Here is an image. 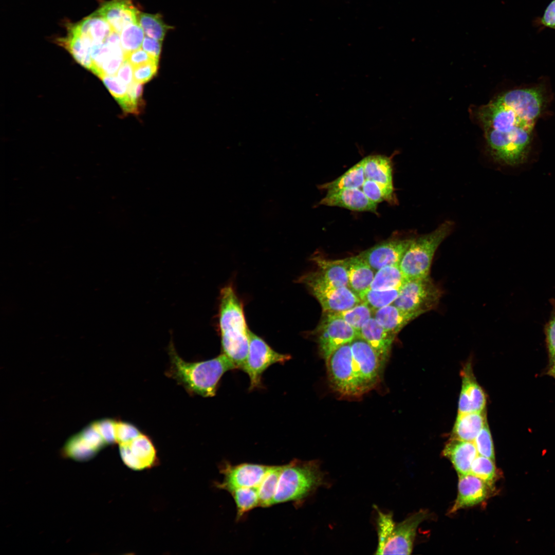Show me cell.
I'll list each match as a JSON object with an SVG mask.
<instances>
[{"instance_id": "1", "label": "cell", "mask_w": 555, "mask_h": 555, "mask_svg": "<svg viewBox=\"0 0 555 555\" xmlns=\"http://www.w3.org/2000/svg\"><path fill=\"white\" fill-rule=\"evenodd\" d=\"M544 103L540 88H525L505 92L478 109L477 116L494 160L512 166L527 161Z\"/></svg>"}, {"instance_id": "2", "label": "cell", "mask_w": 555, "mask_h": 555, "mask_svg": "<svg viewBox=\"0 0 555 555\" xmlns=\"http://www.w3.org/2000/svg\"><path fill=\"white\" fill-rule=\"evenodd\" d=\"M218 328L222 353L242 369L249 348V332L243 304L231 285L223 287L220 292Z\"/></svg>"}, {"instance_id": "3", "label": "cell", "mask_w": 555, "mask_h": 555, "mask_svg": "<svg viewBox=\"0 0 555 555\" xmlns=\"http://www.w3.org/2000/svg\"><path fill=\"white\" fill-rule=\"evenodd\" d=\"M171 365L167 374L189 392L203 397L215 395L218 383L227 372L237 369L225 354L208 360L187 362L176 353L172 342L169 346Z\"/></svg>"}, {"instance_id": "4", "label": "cell", "mask_w": 555, "mask_h": 555, "mask_svg": "<svg viewBox=\"0 0 555 555\" xmlns=\"http://www.w3.org/2000/svg\"><path fill=\"white\" fill-rule=\"evenodd\" d=\"M324 482V473L318 460L294 459L283 466L273 505L300 503Z\"/></svg>"}, {"instance_id": "5", "label": "cell", "mask_w": 555, "mask_h": 555, "mask_svg": "<svg viewBox=\"0 0 555 555\" xmlns=\"http://www.w3.org/2000/svg\"><path fill=\"white\" fill-rule=\"evenodd\" d=\"M378 546L376 554H410L413 547L418 525L428 517L427 511L420 510L396 523L391 512L384 513L376 508Z\"/></svg>"}, {"instance_id": "6", "label": "cell", "mask_w": 555, "mask_h": 555, "mask_svg": "<svg viewBox=\"0 0 555 555\" xmlns=\"http://www.w3.org/2000/svg\"><path fill=\"white\" fill-rule=\"evenodd\" d=\"M453 227L452 221H446L433 231L414 238L399 264L407 281L429 276L434 254Z\"/></svg>"}, {"instance_id": "7", "label": "cell", "mask_w": 555, "mask_h": 555, "mask_svg": "<svg viewBox=\"0 0 555 555\" xmlns=\"http://www.w3.org/2000/svg\"><path fill=\"white\" fill-rule=\"evenodd\" d=\"M442 294L441 289L428 276L408 280L392 304L401 310L420 316L436 308Z\"/></svg>"}, {"instance_id": "8", "label": "cell", "mask_w": 555, "mask_h": 555, "mask_svg": "<svg viewBox=\"0 0 555 555\" xmlns=\"http://www.w3.org/2000/svg\"><path fill=\"white\" fill-rule=\"evenodd\" d=\"M298 281L304 284L320 304L323 313H337L354 307L361 301L349 287H336L328 285L311 272Z\"/></svg>"}, {"instance_id": "9", "label": "cell", "mask_w": 555, "mask_h": 555, "mask_svg": "<svg viewBox=\"0 0 555 555\" xmlns=\"http://www.w3.org/2000/svg\"><path fill=\"white\" fill-rule=\"evenodd\" d=\"M325 362L329 383L334 391L346 397L363 394L354 373L350 343L336 349Z\"/></svg>"}, {"instance_id": "10", "label": "cell", "mask_w": 555, "mask_h": 555, "mask_svg": "<svg viewBox=\"0 0 555 555\" xmlns=\"http://www.w3.org/2000/svg\"><path fill=\"white\" fill-rule=\"evenodd\" d=\"M290 359V355L275 351L263 339L250 330L248 355L242 369L249 377V390L252 391L262 386V374L270 366L275 363L284 364Z\"/></svg>"}, {"instance_id": "11", "label": "cell", "mask_w": 555, "mask_h": 555, "mask_svg": "<svg viewBox=\"0 0 555 555\" xmlns=\"http://www.w3.org/2000/svg\"><path fill=\"white\" fill-rule=\"evenodd\" d=\"M314 331L319 353L326 361L340 346L350 343L359 337L358 333L342 318L335 313H323Z\"/></svg>"}, {"instance_id": "12", "label": "cell", "mask_w": 555, "mask_h": 555, "mask_svg": "<svg viewBox=\"0 0 555 555\" xmlns=\"http://www.w3.org/2000/svg\"><path fill=\"white\" fill-rule=\"evenodd\" d=\"M354 373L363 394L378 382L384 364L372 346L358 337L350 342Z\"/></svg>"}, {"instance_id": "13", "label": "cell", "mask_w": 555, "mask_h": 555, "mask_svg": "<svg viewBox=\"0 0 555 555\" xmlns=\"http://www.w3.org/2000/svg\"><path fill=\"white\" fill-rule=\"evenodd\" d=\"M271 466L243 463L233 465L225 461L220 467L224 478L217 483V488L229 492L242 488H257Z\"/></svg>"}, {"instance_id": "14", "label": "cell", "mask_w": 555, "mask_h": 555, "mask_svg": "<svg viewBox=\"0 0 555 555\" xmlns=\"http://www.w3.org/2000/svg\"><path fill=\"white\" fill-rule=\"evenodd\" d=\"M414 238L386 240L361 252L359 255L376 272L392 265H399Z\"/></svg>"}, {"instance_id": "15", "label": "cell", "mask_w": 555, "mask_h": 555, "mask_svg": "<svg viewBox=\"0 0 555 555\" xmlns=\"http://www.w3.org/2000/svg\"><path fill=\"white\" fill-rule=\"evenodd\" d=\"M458 476V494L449 513L479 504L493 493L494 487L470 473Z\"/></svg>"}, {"instance_id": "16", "label": "cell", "mask_w": 555, "mask_h": 555, "mask_svg": "<svg viewBox=\"0 0 555 555\" xmlns=\"http://www.w3.org/2000/svg\"><path fill=\"white\" fill-rule=\"evenodd\" d=\"M319 204L359 212L376 213L377 209V203L369 199L360 188L328 190Z\"/></svg>"}, {"instance_id": "17", "label": "cell", "mask_w": 555, "mask_h": 555, "mask_svg": "<svg viewBox=\"0 0 555 555\" xmlns=\"http://www.w3.org/2000/svg\"><path fill=\"white\" fill-rule=\"evenodd\" d=\"M461 376L462 383L458 413L484 411L487 402L486 396L474 376L470 363L464 366Z\"/></svg>"}, {"instance_id": "18", "label": "cell", "mask_w": 555, "mask_h": 555, "mask_svg": "<svg viewBox=\"0 0 555 555\" xmlns=\"http://www.w3.org/2000/svg\"><path fill=\"white\" fill-rule=\"evenodd\" d=\"M120 452L124 464L136 470L151 467L156 460L152 441L142 434L128 443L120 444Z\"/></svg>"}, {"instance_id": "19", "label": "cell", "mask_w": 555, "mask_h": 555, "mask_svg": "<svg viewBox=\"0 0 555 555\" xmlns=\"http://www.w3.org/2000/svg\"><path fill=\"white\" fill-rule=\"evenodd\" d=\"M95 12L105 19L110 25L113 30L119 34L127 25L138 23L140 13L131 0H111L106 2Z\"/></svg>"}, {"instance_id": "20", "label": "cell", "mask_w": 555, "mask_h": 555, "mask_svg": "<svg viewBox=\"0 0 555 555\" xmlns=\"http://www.w3.org/2000/svg\"><path fill=\"white\" fill-rule=\"evenodd\" d=\"M395 337L386 331L374 317L363 324L359 332V337L372 346L384 364L389 357Z\"/></svg>"}, {"instance_id": "21", "label": "cell", "mask_w": 555, "mask_h": 555, "mask_svg": "<svg viewBox=\"0 0 555 555\" xmlns=\"http://www.w3.org/2000/svg\"><path fill=\"white\" fill-rule=\"evenodd\" d=\"M442 454L450 460L458 475L470 473L472 464L478 455L473 441L452 438L445 445Z\"/></svg>"}, {"instance_id": "22", "label": "cell", "mask_w": 555, "mask_h": 555, "mask_svg": "<svg viewBox=\"0 0 555 555\" xmlns=\"http://www.w3.org/2000/svg\"><path fill=\"white\" fill-rule=\"evenodd\" d=\"M311 260L318 267L313 272L321 280L334 287H349L345 259L332 260L316 255Z\"/></svg>"}, {"instance_id": "23", "label": "cell", "mask_w": 555, "mask_h": 555, "mask_svg": "<svg viewBox=\"0 0 555 555\" xmlns=\"http://www.w3.org/2000/svg\"><path fill=\"white\" fill-rule=\"evenodd\" d=\"M67 29V35L57 40L58 44L68 50L79 64L91 70L92 61L90 40L80 33L71 24L68 25Z\"/></svg>"}, {"instance_id": "24", "label": "cell", "mask_w": 555, "mask_h": 555, "mask_svg": "<svg viewBox=\"0 0 555 555\" xmlns=\"http://www.w3.org/2000/svg\"><path fill=\"white\" fill-rule=\"evenodd\" d=\"M349 287L356 293L369 288L376 271L359 254L345 259Z\"/></svg>"}, {"instance_id": "25", "label": "cell", "mask_w": 555, "mask_h": 555, "mask_svg": "<svg viewBox=\"0 0 555 555\" xmlns=\"http://www.w3.org/2000/svg\"><path fill=\"white\" fill-rule=\"evenodd\" d=\"M487 423L485 410L481 412L458 413L451 438L473 442Z\"/></svg>"}, {"instance_id": "26", "label": "cell", "mask_w": 555, "mask_h": 555, "mask_svg": "<svg viewBox=\"0 0 555 555\" xmlns=\"http://www.w3.org/2000/svg\"><path fill=\"white\" fill-rule=\"evenodd\" d=\"M419 316L418 313L401 310L391 304L375 310L374 318L386 331L396 336Z\"/></svg>"}, {"instance_id": "27", "label": "cell", "mask_w": 555, "mask_h": 555, "mask_svg": "<svg viewBox=\"0 0 555 555\" xmlns=\"http://www.w3.org/2000/svg\"><path fill=\"white\" fill-rule=\"evenodd\" d=\"M71 25L80 33L87 37L91 45L103 43L113 31L110 25L96 12Z\"/></svg>"}, {"instance_id": "28", "label": "cell", "mask_w": 555, "mask_h": 555, "mask_svg": "<svg viewBox=\"0 0 555 555\" xmlns=\"http://www.w3.org/2000/svg\"><path fill=\"white\" fill-rule=\"evenodd\" d=\"M366 179L393 187L391 159L381 155H369L362 159Z\"/></svg>"}, {"instance_id": "29", "label": "cell", "mask_w": 555, "mask_h": 555, "mask_svg": "<svg viewBox=\"0 0 555 555\" xmlns=\"http://www.w3.org/2000/svg\"><path fill=\"white\" fill-rule=\"evenodd\" d=\"M365 180L363 161L362 159L339 177L330 182L319 185L318 188L327 191L346 188H360L362 187Z\"/></svg>"}, {"instance_id": "30", "label": "cell", "mask_w": 555, "mask_h": 555, "mask_svg": "<svg viewBox=\"0 0 555 555\" xmlns=\"http://www.w3.org/2000/svg\"><path fill=\"white\" fill-rule=\"evenodd\" d=\"M406 281L399 265L387 266L376 272L369 288L375 290L400 289Z\"/></svg>"}, {"instance_id": "31", "label": "cell", "mask_w": 555, "mask_h": 555, "mask_svg": "<svg viewBox=\"0 0 555 555\" xmlns=\"http://www.w3.org/2000/svg\"><path fill=\"white\" fill-rule=\"evenodd\" d=\"M283 465L271 466L257 488L260 506H273L279 478Z\"/></svg>"}, {"instance_id": "32", "label": "cell", "mask_w": 555, "mask_h": 555, "mask_svg": "<svg viewBox=\"0 0 555 555\" xmlns=\"http://www.w3.org/2000/svg\"><path fill=\"white\" fill-rule=\"evenodd\" d=\"M229 493L236 505L237 520L250 510L260 506L257 488H242L233 490Z\"/></svg>"}, {"instance_id": "33", "label": "cell", "mask_w": 555, "mask_h": 555, "mask_svg": "<svg viewBox=\"0 0 555 555\" xmlns=\"http://www.w3.org/2000/svg\"><path fill=\"white\" fill-rule=\"evenodd\" d=\"M400 289L375 290L368 288L358 295L361 302L366 303L374 311L392 304L398 297Z\"/></svg>"}, {"instance_id": "34", "label": "cell", "mask_w": 555, "mask_h": 555, "mask_svg": "<svg viewBox=\"0 0 555 555\" xmlns=\"http://www.w3.org/2000/svg\"><path fill=\"white\" fill-rule=\"evenodd\" d=\"M138 23L145 35L162 42L167 31L172 28L164 23L159 14L140 12Z\"/></svg>"}, {"instance_id": "35", "label": "cell", "mask_w": 555, "mask_h": 555, "mask_svg": "<svg viewBox=\"0 0 555 555\" xmlns=\"http://www.w3.org/2000/svg\"><path fill=\"white\" fill-rule=\"evenodd\" d=\"M470 473L479 478L492 487H494V483L498 477L494 461L479 455L473 460Z\"/></svg>"}, {"instance_id": "36", "label": "cell", "mask_w": 555, "mask_h": 555, "mask_svg": "<svg viewBox=\"0 0 555 555\" xmlns=\"http://www.w3.org/2000/svg\"><path fill=\"white\" fill-rule=\"evenodd\" d=\"M362 190L369 199L377 204L384 201L390 203L397 202L393 187L366 179Z\"/></svg>"}, {"instance_id": "37", "label": "cell", "mask_w": 555, "mask_h": 555, "mask_svg": "<svg viewBox=\"0 0 555 555\" xmlns=\"http://www.w3.org/2000/svg\"><path fill=\"white\" fill-rule=\"evenodd\" d=\"M373 310L366 303L361 302L348 310L335 313L342 318L359 334L363 324L372 318Z\"/></svg>"}, {"instance_id": "38", "label": "cell", "mask_w": 555, "mask_h": 555, "mask_svg": "<svg viewBox=\"0 0 555 555\" xmlns=\"http://www.w3.org/2000/svg\"><path fill=\"white\" fill-rule=\"evenodd\" d=\"M121 47L125 55L140 48L144 38V32L138 23L126 26L120 33Z\"/></svg>"}, {"instance_id": "39", "label": "cell", "mask_w": 555, "mask_h": 555, "mask_svg": "<svg viewBox=\"0 0 555 555\" xmlns=\"http://www.w3.org/2000/svg\"><path fill=\"white\" fill-rule=\"evenodd\" d=\"M473 442L478 455L495 460L494 446L488 423L479 432Z\"/></svg>"}, {"instance_id": "40", "label": "cell", "mask_w": 555, "mask_h": 555, "mask_svg": "<svg viewBox=\"0 0 555 555\" xmlns=\"http://www.w3.org/2000/svg\"><path fill=\"white\" fill-rule=\"evenodd\" d=\"M141 433L133 424L123 421L115 422L116 440L120 445L127 443L139 436Z\"/></svg>"}, {"instance_id": "41", "label": "cell", "mask_w": 555, "mask_h": 555, "mask_svg": "<svg viewBox=\"0 0 555 555\" xmlns=\"http://www.w3.org/2000/svg\"><path fill=\"white\" fill-rule=\"evenodd\" d=\"M118 103L127 94L128 87L114 75H104L100 78Z\"/></svg>"}, {"instance_id": "42", "label": "cell", "mask_w": 555, "mask_h": 555, "mask_svg": "<svg viewBox=\"0 0 555 555\" xmlns=\"http://www.w3.org/2000/svg\"><path fill=\"white\" fill-rule=\"evenodd\" d=\"M159 61H154L134 67V81L146 83L155 77L158 72Z\"/></svg>"}, {"instance_id": "43", "label": "cell", "mask_w": 555, "mask_h": 555, "mask_svg": "<svg viewBox=\"0 0 555 555\" xmlns=\"http://www.w3.org/2000/svg\"><path fill=\"white\" fill-rule=\"evenodd\" d=\"M533 25L539 30L545 28L555 30V0H552L548 4L541 17L535 18Z\"/></svg>"}, {"instance_id": "44", "label": "cell", "mask_w": 555, "mask_h": 555, "mask_svg": "<svg viewBox=\"0 0 555 555\" xmlns=\"http://www.w3.org/2000/svg\"><path fill=\"white\" fill-rule=\"evenodd\" d=\"M106 443L116 440L115 421L111 419H103L94 423Z\"/></svg>"}, {"instance_id": "45", "label": "cell", "mask_w": 555, "mask_h": 555, "mask_svg": "<svg viewBox=\"0 0 555 555\" xmlns=\"http://www.w3.org/2000/svg\"><path fill=\"white\" fill-rule=\"evenodd\" d=\"M125 59H126L134 67L152 61H157L153 58L141 48L125 54Z\"/></svg>"}, {"instance_id": "46", "label": "cell", "mask_w": 555, "mask_h": 555, "mask_svg": "<svg viewBox=\"0 0 555 555\" xmlns=\"http://www.w3.org/2000/svg\"><path fill=\"white\" fill-rule=\"evenodd\" d=\"M162 41L150 38L146 35L144 36L141 47L149 53L153 58L159 61L161 51Z\"/></svg>"}, {"instance_id": "47", "label": "cell", "mask_w": 555, "mask_h": 555, "mask_svg": "<svg viewBox=\"0 0 555 555\" xmlns=\"http://www.w3.org/2000/svg\"><path fill=\"white\" fill-rule=\"evenodd\" d=\"M116 75L119 79L127 86L134 81V67L125 59Z\"/></svg>"}, {"instance_id": "48", "label": "cell", "mask_w": 555, "mask_h": 555, "mask_svg": "<svg viewBox=\"0 0 555 555\" xmlns=\"http://www.w3.org/2000/svg\"><path fill=\"white\" fill-rule=\"evenodd\" d=\"M546 330L547 347L552 363L555 358V317L549 322Z\"/></svg>"}, {"instance_id": "49", "label": "cell", "mask_w": 555, "mask_h": 555, "mask_svg": "<svg viewBox=\"0 0 555 555\" xmlns=\"http://www.w3.org/2000/svg\"><path fill=\"white\" fill-rule=\"evenodd\" d=\"M552 365L548 371V374L554 378H555V358L553 362L551 363Z\"/></svg>"}]
</instances>
